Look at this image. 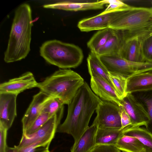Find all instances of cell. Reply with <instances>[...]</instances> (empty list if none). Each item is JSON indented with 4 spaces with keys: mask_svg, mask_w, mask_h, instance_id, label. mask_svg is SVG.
Here are the masks:
<instances>
[{
    "mask_svg": "<svg viewBox=\"0 0 152 152\" xmlns=\"http://www.w3.org/2000/svg\"><path fill=\"white\" fill-rule=\"evenodd\" d=\"M7 130L0 124V152H6L8 147L6 143Z\"/></svg>",
    "mask_w": 152,
    "mask_h": 152,
    "instance_id": "obj_34",
    "label": "cell"
},
{
    "mask_svg": "<svg viewBox=\"0 0 152 152\" xmlns=\"http://www.w3.org/2000/svg\"><path fill=\"white\" fill-rule=\"evenodd\" d=\"M114 30L108 28L100 30L96 33L87 43V46L91 52L96 53L113 34Z\"/></svg>",
    "mask_w": 152,
    "mask_h": 152,
    "instance_id": "obj_23",
    "label": "cell"
},
{
    "mask_svg": "<svg viewBox=\"0 0 152 152\" xmlns=\"http://www.w3.org/2000/svg\"><path fill=\"white\" fill-rule=\"evenodd\" d=\"M77 73L68 69L56 71L42 81L37 87L40 91L59 99L64 104H67L84 82Z\"/></svg>",
    "mask_w": 152,
    "mask_h": 152,
    "instance_id": "obj_3",
    "label": "cell"
},
{
    "mask_svg": "<svg viewBox=\"0 0 152 152\" xmlns=\"http://www.w3.org/2000/svg\"><path fill=\"white\" fill-rule=\"evenodd\" d=\"M119 114L121 124V129H123L128 126H132L130 118L122 105L119 106Z\"/></svg>",
    "mask_w": 152,
    "mask_h": 152,
    "instance_id": "obj_33",
    "label": "cell"
},
{
    "mask_svg": "<svg viewBox=\"0 0 152 152\" xmlns=\"http://www.w3.org/2000/svg\"><path fill=\"white\" fill-rule=\"evenodd\" d=\"M123 134L136 138L145 147L152 150V134L146 128L128 126L124 129Z\"/></svg>",
    "mask_w": 152,
    "mask_h": 152,
    "instance_id": "obj_22",
    "label": "cell"
},
{
    "mask_svg": "<svg viewBox=\"0 0 152 152\" xmlns=\"http://www.w3.org/2000/svg\"><path fill=\"white\" fill-rule=\"evenodd\" d=\"M89 152H121L115 145H96Z\"/></svg>",
    "mask_w": 152,
    "mask_h": 152,
    "instance_id": "obj_32",
    "label": "cell"
},
{
    "mask_svg": "<svg viewBox=\"0 0 152 152\" xmlns=\"http://www.w3.org/2000/svg\"><path fill=\"white\" fill-rule=\"evenodd\" d=\"M122 106L129 115L133 127L147 125L149 118L144 108L132 94H128L122 100Z\"/></svg>",
    "mask_w": 152,
    "mask_h": 152,
    "instance_id": "obj_9",
    "label": "cell"
},
{
    "mask_svg": "<svg viewBox=\"0 0 152 152\" xmlns=\"http://www.w3.org/2000/svg\"><path fill=\"white\" fill-rule=\"evenodd\" d=\"M64 104L58 98L53 97L45 104L42 112L52 116L64 107Z\"/></svg>",
    "mask_w": 152,
    "mask_h": 152,
    "instance_id": "obj_29",
    "label": "cell"
},
{
    "mask_svg": "<svg viewBox=\"0 0 152 152\" xmlns=\"http://www.w3.org/2000/svg\"><path fill=\"white\" fill-rule=\"evenodd\" d=\"M99 56L109 73L118 75L126 80L137 74L152 71V62L131 61L118 55Z\"/></svg>",
    "mask_w": 152,
    "mask_h": 152,
    "instance_id": "obj_6",
    "label": "cell"
},
{
    "mask_svg": "<svg viewBox=\"0 0 152 152\" xmlns=\"http://www.w3.org/2000/svg\"><path fill=\"white\" fill-rule=\"evenodd\" d=\"M152 23V8L129 7L121 10L109 28L115 30L133 31Z\"/></svg>",
    "mask_w": 152,
    "mask_h": 152,
    "instance_id": "obj_5",
    "label": "cell"
},
{
    "mask_svg": "<svg viewBox=\"0 0 152 152\" xmlns=\"http://www.w3.org/2000/svg\"><path fill=\"white\" fill-rule=\"evenodd\" d=\"M123 9L104 11L96 15L80 20L78 23L77 27L83 32L100 30L108 28L111 22Z\"/></svg>",
    "mask_w": 152,
    "mask_h": 152,
    "instance_id": "obj_10",
    "label": "cell"
},
{
    "mask_svg": "<svg viewBox=\"0 0 152 152\" xmlns=\"http://www.w3.org/2000/svg\"><path fill=\"white\" fill-rule=\"evenodd\" d=\"M38 83L33 73L28 72L19 77L1 83L0 93H11L18 95L26 90L37 87Z\"/></svg>",
    "mask_w": 152,
    "mask_h": 152,
    "instance_id": "obj_12",
    "label": "cell"
},
{
    "mask_svg": "<svg viewBox=\"0 0 152 152\" xmlns=\"http://www.w3.org/2000/svg\"><path fill=\"white\" fill-rule=\"evenodd\" d=\"M50 143L41 145H31L24 148H17L8 147L6 152H49Z\"/></svg>",
    "mask_w": 152,
    "mask_h": 152,
    "instance_id": "obj_30",
    "label": "cell"
},
{
    "mask_svg": "<svg viewBox=\"0 0 152 152\" xmlns=\"http://www.w3.org/2000/svg\"><path fill=\"white\" fill-rule=\"evenodd\" d=\"M141 152H152V150L145 147L144 149Z\"/></svg>",
    "mask_w": 152,
    "mask_h": 152,
    "instance_id": "obj_35",
    "label": "cell"
},
{
    "mask_svg": "<svg viewBox=\"0 0 152 152\" xmlns=\"http://www.w3.org/2000/svg\"></svg>",
    "mask_w": 152,
    "mask_h": 152,
    "instance_id": "obj_36",
    "label": "cell"
},
{
    "mask_svg": "<svg viewBox=\"0 0 152 152\" xmlns=\"http://www.w3.org/2000/svg\"><path fill=\"white\" fill-rule=\"evenodd\" d=\"M132 76L126 80L125 92L128 94L152 91V72Z\"/></svg>",
    "mask_w": 152,
    "mask_h": 152,
    "instance_id": "obj_17",
    "label": "cell"
},
{
    "mask_svg": "<svg viewBox=\"0 0 152 152\" xmlns=\"http://www.w3.org/2000/svg\"><path fill=\"white\" fill-rule=\"evenodd\" d=\"M142 54L146 61L152 62V32L141 37Z\"/></svg>",
    "mask_w": 152,
    "mask_h": 152,
    "instance_id": "obj_27",
    "label": "cell"
},
{
    "mask_svg": "<svg viewBox=\"0 0 152 152\" xmlns=\"http://www.w3.org/2000/svg\"><path fill=\"white\" fill-rule=\"evenodd\" d=\"M98 128L93 122L86 129L79 140L74 144L71 152H89L96 145V137Z\"/></svg>",
    "mask_w": 152,
    "mask_h": 152,
    "instance_id": "obj_18",
    "label": "cell"
},
{
    "mask_svg": "<svg viewBox=\"0 0 152 152\" xmlns=\"http://www.w3.org/2000/svg\"><path fill=\"white\" fill-rule=\"evenodd\" d=\"M15 94L0 93V124L8 130L17 115Z\"/></svg>",
    "mask_w": 152,
    "mask_h": 152,
    "instance_id": "obj_11",
    "label": "cell"
},
{
    "mask_svg": "<svg viewBox=\"0 0 152 152\" xmlns=\"http://www.w3.org/2000/svg\"><path fill=\"white\" fill-rule=\"evenodd\" d=\"M39 52L47 62L62 69L77 67L83 58L82 50L78 46L56 39L44 42Z\"/></svg>",
    "mask_w": 152,
    "mask_h": 152,
    "instance_id": "obj_4",
    "label": "cell"
},
{
    "mask_svg": "<svg viewBox=\"0 0 152 152\" xmlns=\"http://www.w3.org/2000/svg\"><path fill=\"white\" fill-rule=\"evenodd\" d=\"M124 129L98 128L96 137V145H115L118 139L123 134Z\"/></svg>",
    "mask_w": 152,
    "mask_h": 152,
    "instance_id": "obj_20",
    "label": "cell"
},
{
    "mask_svg": "<svg viewBox=\"0 0 152 152\" xmlns=\"http://www.w3.org/2000/svg\"><path fill=\"white\" fill-rule=\"evenodd\" d=\"M33 25L31 10L27 4L15 10L4 60L10 63L25 58L30 50L31 30Z\"/></svg>",
    "mask_w": 152,
    "mask_h": 152,
    "instance_id": "obj_2",
    "label": "cell"
},
{
    "mask_svg": "<svg viewBox=\"0 0 152 152\" xmlns=\"http://www.w3.org/2000/svg\"><path fill=\"white\" fill-rule=\"evenodd\" d=\"M52 97L40 91L33 96L32 100L22 119L23 133L31 126L42 113L46 103Z\"/></svg>",
    "mask_w": 152,
    "mask_h": 152,
    "instance_id": "obj_15",
    "label": "cell"
},
{
    "mask_svg": "<svg viewBox=\"0 0 152 152\" xmlns=\"http://www.w3.org/2000/svg\"><path fill=\"white\" fill-rule=\"evenodd\" d=\"M107 4L108 5L104 10L109 11L126 9L130 6L125 3L122 1L118 0H106Z\"/></svg>",
    "mask_w": 152,
    "mask_h": 152,
    "instance_id": "obj_31",
    "label": "cell"
},
{
    "mask_svg": "<svg viewBox=\"0 0 152 152\" xmlns=\"http://www.w3.org/2000/svg\"><path fill=\"white\" fill-rule=\"evenodd\" d=\"M124 42L118 55L125 60L136 62L146 61L141 46V37L124 34Z\"/></svg>",
    "mask_w": 152,
    "mask_h": 152,
    "instance_id": "obj_13",
    "label": "cell"
},
{
    "mask_svg": "<svg viewBox=\"0 0 152 152\" xmlns=\"http://www.w3.org/2000/svg\"><path fill=\"white\" fill-rule=\"evenodd\" d=\"M64 111V107L34 133L27 136L23 135L19 144L15 147L20 148L31 145H41L50 143L60 125Z\"/></svg>",
    "mask_w": 152,
    "mask_h": 152,
    "instance_id": "obj_7",
    "label": "cell"
},
{
    "mask_svg": "<svg viewBox=\"0 0 152 152\" xmlns=\"http://www.w3.org/2000/svg\"><path fill=\"white\" fill-rule=\"evenodd\" d=\"M90 86L94 94L104 101L122 105V100L113 86L101 77L97 75L91 76Z\"/></svg>",
    "mask_w": 152,
    "mask_h": 152,
    "instance_id": "obj_14",
    "label": "cell"
},
{
    "mask_svg": "<svg viewBox=\"0 0 152 152\" xmlns=\"http://www.w3.org/2000/svg\"><path fill=\"white\" fill-rule=\"evenodd\" d=\"M115 146L124 152H141L145 148L136 138L123 134L118 139Z\"/></svg>",
    "mask_w": 152,
    "mask_h": 152,
    "instance_id": "obj_24",
    "label": "cell"
},
{
    "mask_svg": "<svg viewBox=\"0 0 152 152\" xmlns=\"http://www.w3.org/2000/svg\"><path fill=\"white\" fill-rule=\"evenodd\" d=\"M112 36L96 53L99 56L118 55L124 42L122 30H114Z\"/></svg>",
    "mask_w": 152,
    "mask_h": 152,
    "instance_id": "obj_19",
    "label": "cell"
},
{
    "mask_svg": "<svg viewBox=\"0 0 152 152\" xmlns=\"http://www.w3.org/2000/svg\"><path fill=\"white\" fill-rule=\"evenodd\" d=\"M49 152H50V151Z\"/></svg>",
    "mask_w": 152,
    "mask_h": 152,
    "instance_id": "obj_37",
    "label": "cell"
},
{
    "mask_svg": "<svg viewBox=\"0 0 152 152\" xmlns=\"http://www.w3.org/2000/svg\"><path fill=\"white\" fill-rule=\"evenodd\" d=\"M95 111L97 115L93 122L97 124L98 128L121 129V124L118 105L102 101Z\"/></svg>",
    "mask_w": 152,
    "mask_h": 152,
    "instance_id": "obj_8",
    "label": "cell"
},
{
    "mask_svg": "<svg viewBox=\"0 0 152 152\" xmlns=\"http://www.w3.org/2000/svg\"><path fill=\"white\" fill-rule=\"evenodd\" d=\"M102 101L85 81L68 104L66 118L56 132L70 134L74 143L77 142L89 127L91 116Z\"/></svg>",
    "mask_w": 152,
    "mask_h": 152,
    "instance_id": "obj_1",
    "label": "cell"
},
{
    "mask_svg": "<svg viewBox=\"0 0 152 152\" xmlns=\"http://www.w3.org/2000/svg\"><path fill=\"white\" fill-rule=\"evenodd\" d=\"M87 62L88 72L91 76L98 75L113 86L109 78V72L100 60L99 56L91 52L87 57Z\"/></svg>",
    "mask_w": 152,
    "mask_h": 152,
    "instance_id": "obj_21",
    "label": "cell"
},
{
    "mask_svg": "<svg viewBox=\"0 0 152 152\" xmlns=\"http://www.w3.org/2000/svg\"><path fill=\"white\" fill-rule=\"evenodd\" d=\"M109 77L114 88L122 100L127 94L125 92L126 80L118 75L109 73Z\"/></svg>",
    "mask_w": 152,
    "mask_h": 152,
    "instance_id": "obj_26",
    "label": "cell"
},
{
    "mask_svg": "<svg viewBox=\"0 0 152 152\" xmlns=\"http://www.w3.org/2000/svg\"><path fill=\"white\" fill-rule=\"evenodd\" d=\"M105 4H107L106 0L94 2L63 1L53 4L44 5L43 7L48 9L76 11L101 9L104 8V5Z\"/></svg>",
    "mask_w": 152,
    "mask_h": 152,
    "instance_id": "obj_16",
    "label": "cell"
},
{
    "mask_svg": "<svg viewBox=\"0 0 152 152\" xmlns=\"http://www.w3.org/2000/svg\"><path fill=\"white\" fill-rule=\"evenodd\" d=\"M52 117L47 113L42 112L31 126L25 132L23 133V135L27 136L33 134L43 125Z\"/></svg>",
    "mask_w": 152,
    "mask_h": 152,
    "instance_id": "obj_28",
    "label": "cell"
},
{
    "mask_svg": "<svg viewBox=\"0 0 152 152\" xmlns=\"http://www.w3.org/2000/svg\"><path fill=\"white\" fill-rule=\"evenodd\" d=\"M132 94L142 105L148 114L149 120L145 126L146 128L152 134V91Z\"/></svg>",
    "mask_w": 152,
    "mask_h": 152,
    "instance_id": "obj_25",
    "label": "cell"
}]
</instances>
